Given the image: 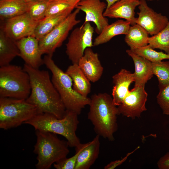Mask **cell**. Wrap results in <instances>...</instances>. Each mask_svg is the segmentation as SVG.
<instances>
[{
	"mask_svg": "<svg viewBox=\"0 0 169 169\" xmlns=\"http://www.w3.org/2000/svg\"><path fill=\"white\" fill-rule=\"evenodd\" d=\"M140 148V146L137 147L136 149L133 151L128 153L123 158L121 159L116 160V161H112L105 166L104 168L105 169H113L117 166L121 165L127 159L128 157L134 152L136 151Z\"/></svg>",
	"mask_w": 169,
	"mask_h": 169,
	"instance_id": "obj_33",
	"label": "cell"
},
{
	"mask_svg": "<svg viewBox=\"0 0 169 169\" xmlns=\"http://www.w3.org/2000/svg\"><path fill=\"white\" fill-rule=\"evenodd\" d=\"M36 142L33 152L37 155V169H49L52 165L67 157L69 152L67 141L59 139L56 134L35 131Z\"/></svg>",
	"mask_w": 169,
	"mask_h": 169,
	"instance_id": "obj_5",
	"label": "cell"
},
{
	"mask_svg": "<svg viewBox=\"0 0 169 169\" xmlns=\"http://www.w3.org/2000/svg\"><path fill=\"white\" fill-rule=\"evenodd\" d=\"M52 56L45 55L43 58L44 64L52 73V81L66 110L79 115L86 106L89 105L90 98L82 96L74 90L72 79L56 64Z\"/></svg>",
	"mask_w": 169,
	"mask_h": 169,
	"instance_id": "obj_4",
	"label": "cell"
},
{
	"mask_svg": "<svg viewBox=\"0 0 169 169\" xmlns=\"http://www.w3.org/2000/svg\"><path fill=\"white\" fill-rule=\"evenodd\" d=\"M24 0L26 2H30L33 1H37L45 0V1H54L55 0Z\"/></svg>",
	"mask_w": 169,
	"mask_h": 169,
	"instance_id": "obj_36",
	"label": "cell"
},
{
	"mask_svg": "<svg viewBox=\"0 0 169 169\" xmlns=\"http://www.w3.org/2000/svg\"><path fill=\"white\" fill-rule=\"evenodd\" d=\"M86 143H80L75 147V153L72 157H65L53 164L56 169H75L78 157L81 151L84 148Z\"/></svg>",
	"mask_w": 169,
	"mask_h": 169,
	"instance_id": "obj_31",
	"label": "cell"
},
{
	"mask_svg": "<svg viewBox=\"0 0 169 169\" xmlns=\"http://www.w3.org/2000/svg\"><path fill=\"white\" fill-rule=\"evenodd\" d=\"M78 64L91 82L95 83L97 81L102 75L103 68L99 59L98 54L94 52L91 48H88L85 50Z\"/></svg>",
	"mask_w": 169,
	"mask_h": 169,
	"instance_id": "obj_15",
	"label": "cell"
},
{
	"mask_svg": "<svg viewBox=\"0 0 169 169\" xmlns=\"http://www.w3.org/2000/svg\"><path fill=\"white\" fill-rule=\"evenodd\" d=\"M1 21L0 29L15 41L33 36L39 22L33 20L27 13Z\"/></svg>",
	"mask_w": 169,
	"mask_h": 169,
	"instance_id": "obj_10",
	"label": "cell"
},
{
	"mask_svg": "<svg viewBox=\"0 0 169 169\" xmlns=\"http://www.w3.org/2000/svg\"><path fill=\"white\" fill-rule=\"evenodd\" d=\"M72 12L45 17L38 23L33 36L39 40L46 35Z\"/></svg>",
	"mask_w": 169,
	"mask_h": 169,
	"instance_id": "obj_24",
	"label": "cell"
},
{
	"mask_svg": "<svg viewBox=\"0 0 169 169\" xmlns=\"http://www.w3.org/2000/svg\"><path fill=\"white\" fill-rule=\"evenodd\" d=\"M131 50L151 62H159L164 59H169V54L162 51H156L150 47L148 45Z\"/></svg>",
	"mask_w": 169,
	"mask_h": 169,
	"instance_id": "obj_29",
	"label": "cell"
},
{
	"mask_svg": "<svg viewBox=\"0 0 169 169\" xmlns=\"http://www.w3.org/2000/svg\"><path fill=\"white\" fill-rule=\"evenodd\" d=\"M131 24L126 20L119 19L105 27L95 38L93 45L97 46L106 43L114 37L119 35H125Z\"/></svg>",
	"mask_w": 169,
	"mask_h": 169,
	"instance_id": "obj_20",
	"label": "cell"
},
{
	"mask_svg": "<svg viewBox=\"0 0 169 169\" xmlns=\"http://www.w3.org/2000/svg\"><path fill=\"white\" fill-rule=\"evenodd\" d=\"M51 1L45 0L32 1L27 13L33 20L39 21L45 17L46 10Z\"/></svg>",
	"mask_w": 169,
	"mask_h": 169,
	"instance_id": "obj_30",
	"label": "cell"
},
{
	"mask_svg": "<svg viewBox=\"0 0 169 169\" xmlns=\"http://www.w3.org/2000/svg\"><path fill=\"white\" fill-rule=\"evenodd\" d=\"M157 166L160 169H169V151L159 159Z\"/></svg>",
	"mask_w": 169,
	"mask_h": 169,
	"instance_id": "obj_34",
	"label": "cell"
},
{
	"mask_svg": "<svg viewBox=\"0 0 169 169\" xmlns=\"http://www.w3.org/2000/svg\"><path fill=\"white\" fill-rule=\"evenodd\" d=\"M20 56L16 41L0 29V66L10 64L16 57Z\"/></svg>",
	"mask_w": 169,
	"mask_h": 169,
	"instance_id": "obj_23",
	"label": "cell"
},
{
	"mask_svg": "<svg viewBox=\"0 0 169 169\" xmlns=\"http://www.w3.org/2000/svg\"><path fill=\"white\" fill-rule=\"evenodd\" d=\"M156 98L163 113L169 115V84L159 89Z\"/></svg>",
	"mask_w": 169,
	"mask_h": 169,
	"instance_id": "obj_32",
	"label": "cell"
},
{
	"mask_svg": "<svg viewBox=\"0 0 169 169\" xmlns=\"http://www.w3.org/2000/svg\"><path fill=\"white\" fill-rule=\"evenodd\" d=\"M23 69L29 76L31 90L26 99L35 105L39 114L49 113L61 119L66 110L51 79L49 72L24 64Z\"/></svg>",
	"mask_w": 169,
	"mask_h": 169,
	"instance_id": "obj_1",
	"label": "cell"
},
{
	"mask_svg": "<svg viewBox=\"0 0 169 169\" xmlns=\"http://www.w3.org/2000/svg\"><path fill=\"white\" fill-rule=\"evenodd\" d=\"M107 4L101 0H83L79 2L75 8L84 12L85 16L84 23L93 22L96 26L95 31L99 34L109 24L104 15Z\"/></svg>",
	"mask_w": 169,
	"mask_h": 169,
	"instance_id": "obj_13",
	"label": "cell"
},
{
	"mask_svg": "<svg viewBox=\"0 0 169 169\" xmlns=\"http://www.w3.org/2000/svg\"><path fill=\"white\" fill-rule=\"evenodd\" d=\"M126 52L131 58L134 64V86L145 85L154 75L152 69V62L130 49H127Z\"/></svg>",
	"mask_w": 169,
	"mask_h": 169,
	"instance_id": "obj_18",
	"label": "cell"
},
{
	"mask_svg": "<svg viewBox=\"0 0 169 169\" xmlns=\"http://www.w3.org/2000/svg\"><path fill=\"white\" fill-rule=\"evenodd\" d=\"M106 2L107 8L110 7L112 5L119 0H105Z\"/></svg>",
	"mask_w": 169,
	"mask_h": 169,
	"instance_id": "obj_35",
	"label": "cell"
},
{
	"mask_svg": "<svg viewBox=\"0 0 169 169\" xmlns=\"http://www.w3.org/2000/svg\"><path fill=\"white\" fill-rule=\"evenodd\" d=\"M100 136L97 135L85 146L79 154L75 169H89L97 159L100 152Z\"/></svg>",
	"mask_w": 169,
	"mask_h": 169,
	"instance_id": "obj_19",
	"label": "cell"
},
{
	"mask_svg": "<svg viewBox=\"0 0 169 169\" xmlns=\"http://www.w3.org/2000/svg\"><path fill=\"white\" fill-rule=\"evenodd\" d=\"M78 115L66 110L65 116L59 119L49 113L38 114L24 124L33 126L35 130L49 132L63 136L69 146L76 147L80 143L76 134L79 121Z\"/></svg>",
	"mask_w": 169,
	"mask_h": 169,
	"instance_id": "obj_3",
	"label": "cell"
},
{
	"mask_svg": "<svg viewBox=\"0 0 169 169\" xmlns=\"http://www.w3.org/2000/svg\"><path fill=\"white\" fill-rule=\"evenodd\" d=\"M70 0L74 1H78L79 2L80 1H82L83 0Z\"/></svg>",
	"mask_w": 169,
	"mask_h": 169,
	"instance_id": "obj_37",
	"label": "cell"
},
{
	"mask_svg": "<svg viewBox=\"0 0 169 169\" xmlns=\"http://www.w3.org/2000/svg\"><path fill=\"white\" fill-rule=\"evenodd\" d=\"M140 0H119L105 9L104 15L111 18L124 19L131 25L136 23L135 10L140 4Z\"/></svg>",
	"mask_w": 169,
	"mask_h": 169,
	"instance_id": "obj_16",
	"label": "cell"
},
{
	"mask_svg": "<svg viewBox=\"0 0 169 169\" xmlns=\"http://www.w3.org/2000/svg\"><path fill=\"white\" fill-rule=\"evenodd\" d=\"M39 114L37 107L25 99L0 97V128L18 127Z\"/></svg>",
	"mask_w": 169,
	"mask_h": 169,
	"instance_id": "obj_7",
	"label": "cell"
},
{
	"mask_svg": "<svg viewBox=\"0 0 169 169\" xmlns=\"http://www.w3.org/2000/svg\"><path fill=\"white\" fill-rule=\"evenodd\" d=\"M148 1H159V0H146Z\"/></svg>",
	"mask_w": 169,
	"mask_h": 169,
	"instance_id": "obj_38",
	"label": "cell"
},
{
	"mask_svg": "<svg viewBox=\"0 0 169 169\" xmlns=\"http://www.w3.org/2000/svg\"><path fill=\"white\" fill-rule=\"evenodd\" d=\"M166 26L156 34L149 37L148 45L152 49H157L169 54V17Z\"/></svg>",
	"mask_w": 169,
	"mask_h": 169,
	"instance_id": "obj_26",
	"label": "cell"
},
{
	"mask_svg": "<svg viewBox=\"0 0 169 169\" xmlns=\"http://www.w3.org/2000/svg\"><path fill=\"white\" fill-rule=\"evenodd\" d=\"M149 34L137 24L131 25L125 35V41L130 49L141 48L148 45Z\"/></svg>",
	"mask_w": 169,
	"mask_h": 169,
	"instance_id": "obj_25",
	"label": "cell"
},
{
	"mask_svg": "<svg viewBox=\"0 0 169 169\" xmlns=\"http://www.w3.org/2000/svg\"><path fill=\"white\" fill-rule=\"evenodd\" d=\"M71 78L74 90L85 97H88L91 90L90 81L86 77L77 64L69 65L65 72Z\"/></svg>",
	"mask_w": 169,
	"mask_h": 169,
	"instance_id": "obj_21",
	"label": "cell"
},
{
	"mask_svg": "<svg viewBox=\"0 0 169 169\" xmlns=\"http://www.w3.org/2000/svg\"><path fill=\"white\" fill-rule=\"evenodd\" d=\"M136 23L142 27L149 34L155 35L163 29L169 22V18L161 13L155 12L147 5L146 0H140Z\"/></svg>",
	"mask_w": 169,
	"mask_h": 169,
	"instance_id": "obj_12",
	"label": "cell"
},
{
	"mask_svg": "<svg viewBox=\"0 0 169 169\" xmlns=\"http://www.w3.org/2000/svg\"><path fill=\"white\" fill-rule=\"evenodd\" d=\"M29 76L20 66L0 67V97L27 99L31 92Z\"/></svg>",
	"mask_w": 169,
	"mask_h": 169,
	"instance_id": "obj_6",
	"label": "cell"
},
{
	"mask_svg": "<svg viewBox=\"0 0 169 169\" xmlns=\"http://www.w3.org/2000/svg\"><path fill=\"white\" fill-rule=\"evenodd\" d=\"M80 11L75 8L49 33L39 40V48L42 54L53 55L56 49L62 45L69 32L80 22V21L76 18Z\"/></svg>",
	"mask_w": 169,
	"mask_h": 169,
	"instance_id": "obj_8",
	"label": "cell"
},
{
	"mask_svg": "<svg viewBox=\"0 0 169 169\" xmlns=\"http://www.w3.org/2000/svg\"><path fill=\"white\" fill-rule=\"evenodd\" d=\"M114 84L112 90V97L115 104L120 105L129 92V87L134 82L133 73L122 69L112 77Z\"/></svg>",
	"mask_w": 169,
	"mask_h": 169,
	"instance_id": "obj_17",
	"label": "cell"
},
{
	"mask_svg": "<svg viewBox=\"0 0 169 169\" xmlns=\"http://www.w3.org/2000/svg\"><path fill=\"white\" fill-rule=\"evenodd\" d=\"M79 2L70 0H55L51 1L46 12V17L55 15L68 11H72L75 8Z\"/></svg>",
	"mask_w": 169,
	"mask_h": 169,
	"instance_id": "obj_27",
	"label": "cell"
},
{
	"mask_svg": "<svg viewBox=\"0 0 169 169\" xmlns=\"http://www.w3.org/2000/svg\"><path fill=\"white\" fill-rule=\"evenodd\" d=\"M145 87V85L134 86L130 90L117 107L119 115H122L134 119L140 117L142 113L146 110L145 105L148 94Z\"/></svg>",
	"mask_w": 169,
	"mask_h": 169,
	"instance_id": "obj_11",
	"label": "cell"
},
{
	"mask_svg": "<svg viewBox=\"0 0 169 169\" xmlns=\"http://www.w3.org/2000/svg\"><path fill=\"white\" fill-rule=\"evenodd\" d=\"M90 98L88 118L97 135L109 141L114 140V134L118 129L117 107L112 97L106 93L93 95Z\"/></svg>",
	"mask_w": 169,
	"mask_h": 169,
	"instance_id": "obj_2",
	"label": "cell"
},
{
	"mask_svg": "<svg viewBox=\"0 0 169 169\" xmlns=\"http://www.w3.org/2000/svg\"><path fill=\"white\" fill-rule=\"evenodd\" d=\"M94 28L89 22L72 31L66 44V53L72 64H78L85 50L94 46Z\"/></svg>",
	"mask_w": 169,
	"mask_h": 169,
	"instance_id": "obj_9",
	"label": "cell"
},
{
	"mask_svg": "<svg viewBox=\"0 0 169 169\" xmlns=\"http://www.w3.org/2000/svg\"><path fill=\"white\" fill-rule=\"evenodd\" d=\"M152 69L158 79L159 89L169 84V61L152 62Z\"/></svg>",
	"mask_w": 169,
	"mask_h": 169,
	"instance_id": "obj_28",
	"label": "cell"
},
{
	"mask_svg": "<svg viewBox=\"0 0 169 169\" xmlns=\"http://www.w3.org/2000/svg\"><path fill=\"white\" fill-rule=\"evenodd\" d=\"M16 42L20 51V57L25 64L36 69H39L44 64L39 40L35 37L28 36L16 41Z\"/></svg>",
	"mask_w": 169,
	"mask_h": 169,
	"instance_id": "obj_14",
	"label": "cell"
},
{
	"mask_svg": "<svg viewBox=\"0 0 169 169\" xmlns=\"http://www.w3.org/2000/svg\"><path fill=\"white\" fill-rule=\"evenodd\" d=\"M32 2L24 0H0L1 21L27 13Z\"/></svg>",
	"mask_w": 169,
	"mask_h": 169,
	"instance_id": "obj_22",
	"label": "cell"
}]
</instances>
